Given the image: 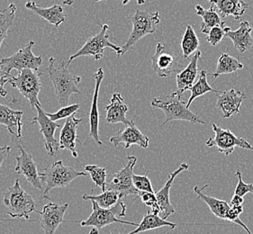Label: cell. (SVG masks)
<instances>
[{
    "label": "cell",
    "instance_id": "cell-1",
    "mask_svg": "<svg viewBox=\"0 0 253 234\" xmlns=\"http://www.w3.org/2000/svg\"><path fill=\"white\" fill-rule=\"evenodd\" d=\"M46 72L53 85L58 102L62 107H68L71 96L81 93L78 87V84L81 80V77L74 76L70 73L65 61H61V64L56 67L55 59L53 57L50 58Z\"/></svg>",
    "mask_w": 253,
    "mask_h": 234
},
{
    "label": "cell",
    "instance_id": "cell-2",
    "mask_svg": "<svg viewBox=\"0 0 253 234\" xmlns=\"http://www.w3.org/2000/svg\"><path fill=\"white\" fill-rule=\"evenodd\" d=\"M151 105L153 107L162 109L166 116L165 121L161 125L162 127L169 122L177 120L206 124L200 117L189 110L187 103L182 101L181 96H179L177 91L153 98Z\"/></svg>",
    "mask_w": 253,
    "mask_h": 234
},
{
    "label": "cell",
    "instance_id": "cell-3",
    "mask_svg": "<svg viewBox=\"0 0 253 234\" xmlns=\"http://www.w3.org/2000/svg\"><path fill=\"white\" fill-rule=\"evenodd\" d=\"M3 202L6 214L13 218H24L28 221L32 213L41 214L36 209V203L32 195L21 187L19 179H16L14 186L5 191Z\"/></svg>",
    "mask_w": 253,
    "mask_h": 234
},
{
    "label": "cell",
    "instance_id": "cell-4",
    "mask_svg": "<svg viewBox=\"0 0 253 234\" xmlns=\"http://www.w3.org/2000/svg\"><path fill=\"white\" fill-rule=\"evenodd\" d=\"M86 173L78 171L74 168L65 166L62 160H59L46 168L40 173L42 183L44 184L42 197L50 200V191L55 188H66L78 177H85Z\"/></svg>",
    "mask_w": 253,
    "mask_h": 234
},
{
    "label": "cell",
    "instance_id": "cell-5",
    "mask_svg": "<svg viewBox=\"0 0 253 234\" xmlns=\"http://www.w3.org/2000/svg\"><path fill=\"white\" fill-rule=\"evenodd\" d=\"M160 22V12H149L136 9L134 15L132 16V33L126 42L122 46V55L132 49L133 45L144 36L154 34Z\"/></svg>",
    "mask_w": 253,
    "mask_h": 234
},
{
    "label": "cell",
    "instance_id": "cell-6",
    "mask_svg": "<svg viewBox=\"0 0 253 234\" xmlns=\"http://www.w3.org/2000/svg\"><path fill=\"white\" fill-rule=\"evenodd\" d=\"M92 202V213L87 219L81 222V226L87 227L91 226L97 230L102 229L107 225L112 224H128L132 226H138L139 224L131 222H126L119 220L117 217H125L126 215V206L124 202L120 200L115 206L112 208H102L95 201Z\"/></svg>",
    "mask_w": 253,
    "mask_h": 234
},
{
    "label": "cell",
    "instance_id": "cell-7",
    "mask_svg": "<svg viewBox=\"0 0 253 234\" xmlns=\"http://www.w3.org/2000/svg\"><path fill=\"white\" fill-rule=\"evenodd\" d=\"M100 26L101 31L96 36L88 38L86 43L81 47V50L70 57L69 61H67V67L69 66L75 59L81 56H92L95 59V61H99L101 60L102 57L104 56L106 48H111L117 52V57L122 56V46L116 45L109 41V36L107 35L109 26L102 25Z\"/></svg>",
    "mask_w": 253,
    "mask_h": 234
},
{
    "label": "cell",
    "instance_id": "cell-8",
    "mask_svg": "<svg viewBox=\"0 0 253 234\" xmlns=\"http://www.w3.org/2000/svg\"><path fill=\"white\" fill-rule=\"evenodd\" d=\"M42 73L33 70H23L16 77L11 75L9 84L16 88L22 97H26L30 103L31 108L34 110L36 107L41 106L38 99L39 93L42 90L40 76Z\"/></svg>",
    "mask_w": 253,
    "mask_h": 234
},
{
    "label": "cell",
    "instance_id": "cell-9",
    "mask_svg": "<svg viewBox=\"0 0 253 234\" xmlns=\"http://www.w3.org/2000/svg\"><path fill=\"white\" fill-rule=\"evenodd\" d=\"M35 44V41H29L12 56L2 59L0 61L2 70L7 74H10L13 70H17L18 72L23 70H33L37 72L43 61V58L42 56H36L33 53L32 48Z\"/></svg>",
    "mask_w": 253,
    "mask_h": 234
},
{
    "label": "cell",
    "instance_id": "cell-10",
    "mask_svg": "<svg viewBox=\"0 0 253 234\" xmlns=\"http://www.w3.org/2000/svg\"><path fill=\"white\" fill-rule=\"evenodd\" d=\"M212 129L214 132V136L209 138L207 141L206 144L208 147H216L219 153L226 156L232 154L235 147L253 151V145L247 140L235 135L232 131L223 129L215 123H212Z\"/></svg>",
    "mask_w": 253,
    "mask_h": 234
},
{
    "label": "cell",
    "instance_id": "cell-11",
    "mask_svg": "<svg viewBox=\"0 0 253 234\" xmlns=\"http://www.w3.org/2000/svg\"><path fill=\"white\" fill-rule=\"evenodd\" d=\"M127 164L125 168L112 174L111 180L107 184V189L114 190L120 194L122 197L134 195L139 197L140 192L137 190L132 182L133 168L137 162L135 156H127Z\"/></svg>",
    "mask_w": 253,
    "mask_h": 234
},
{
    "label": "cell",
    "instance_id": "cell-12",
    "mask_svg": "<svg viewBox=\"0 0 253 234\" xmlns=\"http://www.w3.org/2000/svg\"><path fill=\"white\" fill-rule=\"evenodd\" d=\"M178 60L179 57L176 58L169 46L159 42L156 46L155 54L152 57V70L161 78H167L172 73L177 74L183 70V66Z\"/></svg>",
    "mask_w": 253,
    "mask_h": 234
},
{
    "label": "cell",
    "instance_id": "cell-13",
    "mask_svg": "<svg viewBox=\"0 0 253 234\" xmlns=\"http://www.w3.org/2000/svg\"><path fill=\"white\" fill-rule=\"evenodd\" d=\"M36 108L37 110V116L33 118L31 124H39L41 133L44 137V147L48 153V155L53 158L61 150L60 143L56 140L54 136L56 130L61 127V124L51 121L40 106L36 107Z\"/></svg>",
    "mask_w": 253,
    "mask_h": 234
},
{
    "label": "cell",
    "instance_id": "cell-14",
    "mask_svg": "<svg viewBox=\"0 0 253 234\" xmlns=\"http://www.w3.org/2000/svg\"><path fill=\"white\" fill-rule=\"evenodd\" d=\"M20 155L15 157L16 166L15 171L22 175L26 178L28 183L31 184L35 189L42 191V183L41 180L40 173L37 170V166L32 155L26 153L25 149L21 145L18 146Z\"/></svg>",
    "mask_w": 253,
    "mask_h": 234
},
{
    "label": "cell",
    "instance_id": "cell-15",
    "mask_svg": "<svg viewBox=\"0 0 253 234\" xmlns=\"http://www.w3.org/2000/svg\"><path fill=\"white\" fill-rule=\"evenodd\" d=\"M68 208V203L62 205L49 203L43 206L40 214V226L44 234H55L56 230L64 221V215Z\"/></svg>",
    "mask_w": 253,
    "mask_h": 234
},
{
    "label": "cell",
    "instance_id": "cell-16",
    "mask_svg": "<svg viewBox=\"0 0 253 234\" xmlns=\"http://www.w3.org/2000/svg\"><path fill=\"white\" fill-rule=\"evenodd\" d=\"M218 96L216 108L222 113L223 118H230L240 112L241 106L245 94L242 91L232 88L226 91H221Z\"/></svg>",
    "mask_w": 253,
    "mask_h": 234
},
{
    "label": "cell",
    "instance_id": "cell-17",
    "mask_svg": "<svg viewBox=\"0 0 253 234\" xmlns=\"http://www.w3.org/2000/svg\"><path fill=\"white\" fill-rule=\"evenodd\" d=\"M111 142L115 147H117L120 143L125 144V148L131 147L133 144H136L142 149L149 147L150 139L144 135L138 128L134 122H131L129 125L126 126L124 131H120L116 136L110 138Z\"/></svg>",
    "mask_w": 253,
    "mask_h": 234
},
{
    "label": "cell",
    "instance_id": "cell-18",
    "mask_svg": "<svg viewBox=\"0 0 253 234\" xmlns=\"http://www.w3.org/2000/svg\"><path fill=\"white\" fill-rule=\"evenodd\" d=\"M188 168H189L188 164L182 163L174 172L169 176L167 182L164 185V187L156 193L158 204L161 209V214H162V219L167 220V218H169L171 214L175 213V207L170 203V199H169L170 189H171V186L174 182V179L176 178L177 175L181 173L182 171H186Z\"/></svg>",
    "mask_w": 253,
    "mask_h": 234
},
{
    "label": "cell",
    "instance_id": "cell-19",
    "mask_svg": "<svg viewBox=\"0 0 253 234\" xmlns=\"http://www.w3.org/2000/svg\"><path fill=\"white\" fill-rule=\"evenodd\" d=\"M104 71L102 68H99L96 73L94 74V78H95V90H94V95L92 98L91 109H90V114H89V124H90V130H89V134L88 137L93 138L94 141L96 142L99 146L103 145V143L99 138V115H98V94H99V89L101 86L102 81L104 79Z\"/></svg>",
    "mask_w": 253,
    "mask_h": 234
},
{
    "label": "cell",
    "instance_id": "cell-20",
    "mask_svg": "<svg viewBox=\"0 0 253 234\" xmlns=\"http://www.w3.org/2000/svg\"><path fill=\"white\" fill-rule=\"evenodd\" d=\"M76 114L72 115L71 117L67 118L64 126L62 127L60 134V149L61 150H68L71 152L74 158L78 157L76 152L77 141H78V127L80 123L83 122V119L77 118Z\"/></svg>",
    "mask_w": 253,
    "mask_h": 234
},
{
    "label": "cell",
    "instance_id": "cell-21",
    "mask_svg": "<svg viewBox=\"0 0 253 234\" xmlns=\"http://www.w3.org/2000/svg\"><path fill=\"white\" fill-rule=\"evenodd\" d=\"M201 57V51H197L191 57L189 64L182 71L178 72L176 76L177 82V93L179 96H182L183 93L189 90L194 86L195 80L197 79L198 74V62Z\"/></svg>",
    "mask_w": 253,
    "mask_h": 234
},
{
    "label": "cell",
    "instance_id": "cell-22",
    "mask_svg": "<svg viewBox=\"0 0 253 234\" xmlns=\"http://www.w3.org/2000/svg\"><path fill=\"white\" fill-rule=\"evenodd\" d=\"M24 112L0 104V125L5 126L12 137H22V117Z\"/></svg>",
    "mask_w": 253,
    "mask_h": 234
},
{
    "label": "cell",
    "instance_id": "cell-23",
    "mask_svg": "<svg viewBox=\"0 0 253 234\" xmlns=\"http://www.w3.org/2000/svg\"><path fill=\"white\" fill-rule=\"evenodd\" d=\"M26 7L55 27L61 26L66 21V15L63 12L64 10L60 5H53L51 7H42L36 5L35 1L29 0L26 3Z\"/></svg>",
    "mask_w": 253,
    "mask_h": 234
},
{
    "label": "cell",
    "instance_id": "cell-24",
    "mask_svg": "<svg viewBox=\"0 0 253 234\" xmlns=\"http://www.w3.org/2000/svg\"><path fill=\"white\" fill-rule=\"evenodd\" d=\"M107 117L106 120L108 123L116 124L118 122L124 123L126 126L129 125L132 121L126 118L128 107L124 101L120 93H114L109 105L106 107Z\"/></svg>",
    "mask_w": 253,
    "mask_h": 234
},
{
    "label": "cell",
    "instance_id": "cell-25",
    "mask_svg": "<svg viewBox=\"0 0 253 234\" xmlns=\"http://www.w3.org/2000/svg\"><path fill=\"white\" fill-rule=\"evenodd\" d=\"M222 18L233 16L240 19L249 8V5L243 0H208Z\"/></svg>",
    "mask_w": 253,
    "mask_h": 234
},
{
    "label": "cell",
    "instance_id": "cell-26",
    "mask_svg": "<svg viewBox=\"0 0 253 234\" xmlns=\"http://www.w3.org/2000/svg\"><path fill=\"white\" fill-rule=\"evenodd\" d=\"M253 28L250 26L248 21H243L238 30L230 31L226 37L233 41V45L241 53H243L253 45V38L252 36Z\"/></svg>",
    "mask_w": 253,
    "mask_h": 234
},
{
    "label": "cell",
    "instance_id": "cell-27",
    "mask_svg": "<svg viewBox=\"0 0 253 234\" xmlns=\"http://www.w3.org/2000/svg\"><path fill=\"white\" fill-rule=\"evenodd\" d=\"M208 187H209V184L204 186L202 189L196 186L194 188V192L198 195V198L201 199L206 204H208V207L211 210L213 214H214L217 218L224 220L228 211L231 209V204L230 203H228L227 201L215 198L213 196H209L208 195L204 193L203 190L207 189Z\"/></svg>",
    "mask_w": 253,
    "mask_h": 234
},
{
    "label": "cell",
    "instance_id": "cell-28",
    "mask_svg": "<svg viewBox=\"0 0 253 234\" xmlns=\"http://www.w3.org/2000/svg\"><path fill=\"white\" fill-rule=\"evenodd\" d=\"M162 227H167L169 229L168 234H169L177 227V224L171 222H168L167 220L162 219V217L159 216V214H152V212H149L142 218V222L137 226L136 229L133 230L128 234H141V233L159 229Z\"/></svg>",
    "mask_w": 253,
    "mask_h": 234
},
{
    "label": "cell",
    "instance_id": "cell-29",
    "mask_svg": "<svg viewBox=\"0 0 253 234\" xmlns=\"http://www.w3.org/2000/svg\"><path fill=\"white\" fill-rule=\"evenodd\" d=\"M196 10L197 15L202 17L203 22L200 26V31L203 34L208 35L213 27L220 25L223 22L222 17L213 6H210L209 9H205L201 5H197Z\"/></svg>",
    "mask_w": 253,
    "mask_h": 234
},
{
    "label": "cell",
    "instance_id": "cell-30",
    "mask_svg": "<svg viewBox=\"0 0 253 234\" xmlns=\"http://www.w3.org/2000/svg\"><path fill=\"white\" fill-rule=\"evenodd\" d=\"M243 63L239 61L238 58H234L225 52L219 58L216 71L212 76L213 78H216L223 74H231L239 70H243Z\"/></svg>",
    "mask_w": 253,
    "mask_h": 234
},
{
    "label": "cell",
    "instance_id": "cell-31",
    "mask_svg": "<svg viewBox=\"0 0 253 234\" xmlns=\"http://www.w3.org/2000/svg\"><path fill=\"white\" fill-rule=\"evenodd\" d=\"M82 198L86 201H95L102 208L109 209L115 206L123 197L117 191L107 189L105 192H102V194L97 195H94L93 192L91 195H84Z\"/></svg>",
    "mask_w": 253,
    "mask_h": 234
},
{
    "label": "cell",
    "instance_id": "cell-32",
    "mask_svg": "<svg viewBox=\"0 0 253 234\" xmlns=\"http://www.w3.org/2000/svg\"><path fill=\"white\" fill-rule=\"evenodd\" d=\"M208 72H206V71H201L199 73V78H198V82L189 89L191 91V96L187 102V107H190V105L192 104L193 101L196 98L201 97L208 92H216V93L221 92L220 90L214 89L209 85L208 81Z\"/></svg>",
    "mask_w": 253,
    "mask_h": 234
},
{
    "label": "cell",
    "instance_id": "cell-33",
    "mask_svg": "<svg viewBox=\"0 0 253 234\" xmlns=\"http://www.w3.org/2000/svg\"><path fill=\"white\" fill-rule=\"evenodd\" d=\"M199 40L192 26L188 25L181 40V51L184 58H189L193 52L198 51Z\"/></svg>",
    "mask_w": 253,
    "mask_h": 234
},
{
    "label": "cell",
    "instance_id": "cell-34",
    "mask_svg": "<svg viewBox=\"0 0 253 234\" xmlns=\"http://www.w3.org/2000/svg\"><path fill=\"white\" fill-rule=\"evenodd\" d=\"M15 12L16 6L15 4H10L7 8L2 10L3 15L0 17V47L7 36V32L9 31L14 23Z\"/></svg>",
    "mask_w": 253,
    "mask_h": 234
},
{
    "label": "cell",
    "instance_id": "cell-35",
    "mask_svg": "<svg viewBox=\"0 0 253 234\" xmlns=\"http://www.w3.org/2000/svg\"><path fill=\"white\" fill-rule=\"evenodd\" d=\"M85 170L89 173L96 187L101 188L102 191L105 192L107 190V168L97 165H86Z\"/></svg>",
    "mask_w": 253,
    "mask_h": 234
},
{
    "label": "cell",
    "instance_id": "cell-36",
    "mask_svg": "<svg viewBox=\"0 0 253 234\" xmlns=\"http://www.w3.org/2000/svg\"><path fill=\"white\" fill-rule=\"evenodd\" d=\"M230 31H232L231 27L225 26V23L223 21L220 25L214 26V27L211 29L208 36H207V41L211 45L214 47V46L217 45L222 41L223 37L226 36L227 33H229Z\"/></svg>",
    "mask_w": 253,
    "mask_h": 234
},
{
    "label": "cell",
    "instance_id": "cell-37",
    "mask_svg": "<svg viewBox=\"0 0 253 234\" xmlns=\"http://www.w3.org/2000/svg\"><path fill=\"white\" fill-rule=\"evenodd\" d=\"M132 182L134 188L141 193V192H152L154 193V190L152 188V182L148 177V172L143 176L140 175H133Z\"/></svg>",
    "mask_w": 253,
    "mask_h": 234
},
{
    "label": "cell",
    "instance_id": "cell-38",
    "mask_svg": "<svg viewBox=\"0 0 253 234\" xmlns=\"http://www.w3.org/2000/svg\"><path fill=\"white\" fill-rule=\"evenodd\" d=\"M79 109H80V105L74 104V105H71V106H68V107H62L58 112L54 113V114H47L46 113V115H47V117L51 119V121L56 122L58 120L69 118L72 115L76 114Z\"/></svg>",
    "mask_w": 253,
    "mask_h": 234
},
{
    "label": "cell",
    "instance_id": "cell-39",
    "mask_svg": "<svg viewBox=\"0 0 253 234\" xmlns=\"http://www.w3.org/2000/svg\"><path fill=\"white\" fill-rule=\"evenodd\" d=\"M139 197L141 198L143 204L152 208V214H161V209L158 204L156 194L152 192H141L139 195Z\"/></svg>",
    "mask_w": 253,
    "mask_h": 234
},
{
    "label": "cell",
    "instance_id": "cell-40",
    "mask_svg": "<svg viewBox=\"0 0 253 234\" xmlns=\"http://www.w3.org/2000/svg\"><path fill=\"white\" fill-rule=\"evenodd\" d=\"M235 175L238 178V184H237V187L234 191V195H237L243 197L246 194H253V184H246L245 182H243L242 172L240 170H237Z\"/></svg>",
    "mask_w": 253,
    "mask_h": 234
},
{
    "label": "cell",
    "instance_id": "cell-41",
    "mask_svg": "<svg viewBox=\"0 0 253 234\" xmlns=\"http://www.w3.org/2000/svg\"><path fill=\"white\" fill-rule=\"evenodd\" d=\"M10 146H4V147H0V168L2 167V164L5 161V158L9 155L10 153ZM0 177H2V175L0 173Z\"/></svg>",
    "mask_w": 253,
    "mask_h": 234
},
{
    "label": "cell",
    "instance_id": "cell-42",
    "mask_svg": "<svg viewBox=\"0 0 253 234\" xmlns=\"http://www.w3.org/2000/svg\"><path fill=\"white\" fill-rule=\"evenodd\" d=\"M10 77L0 78V96L2 97H5L7 96V90L5 89V85L6 83H9Z\"/></svg>",
    "mask_w": 253,
    "mask_h": 234
},
{
    "label": "cell",
    "instance_id": "cell-43",
    "mask_svg": "<svg viewBox=\"0 0 253 234\" xmlns=\"http://www.w3.org/2000/svg\"><path fill=\"white\" fill-rule=\"evenodd\" d=\"M243 202H244V199L243 196L234 195L230 202V204H231V206H238V205H243Z\"/></svg>",
    "mask_w": 253,
    "mask_h": 234
},
{
    "label": "cell",
    "instance_id": "cell-44",
    "mask_svg": "<svg viewBox=\"0 0 253 234\" xmlns=\"http://www.w3.org/2000/svg\"><path fill=\"white\" fill-rule=\"evenodd\" d=\"M130 1H132V0H123V5H127ZM136 1L137 4H139V5H143V4H145V0H136Z\"/></svg>",
    "mask_w": 253,
    "mask_h": 234
},
{
    "label": "cell",
    "instance_id": "cell-45",
    "mask_svg": "<svg viewBox=\"0 0 253 234\" xmlns=\"http://www.w3.org/2000/svg\"><path fill=\"white\" fill-rule=\"evenodd\" d=\"M11 75L10 74H7V73H5L3 70H2V68L0 66V78H9Z\"/></svg>",
    "mask_w": 253,
    "mask_h": 234
},
{
    "label": "cell",
    "instance_id": "cell-46",
    "mask_svg": "<svg viewBox=\"0 0 253 234\" xmlns=\"http://www.w3.org/2000/svg\"><path fill=\"white\" fill-rule=\"evenodd\" d=\"M61 3L64 5H71L74 3V0H59Z\"/></svg>",
    "mask_w": 253,
    "mask_h": 234
},
{
    "label": "cell",
    "instance_id": "cell-47",
    "mask_svg": "<svg viewBox=\"0 0 253 234\" xmlns=\"http://www.w3.org/2000/svg\"><path fill=\"white\" fill-rule=\"evenodd\" d=\"M99 234V232H98V230L96 229V228H92L91 231L89 232V234Z\"/></svg>",
    "mask_w": 253,
    "mask_h": 234
},
{
    "label": "cell",
    "instance_id": "cell-48",
    "mask_svg": "<svg viewBox=\"0 0 253 234\" xmlns=\"http://www.w3.org/2000/svg\"><path fill=\"white\" fill-rule=\"evenodd\" d=\"M111 234H120V233H119V231H118V230H114V231H113V232H112L111 233Z\"/></svg>",
    "mask_w": 253,
    "mask_h": 234
},
{
    "label": "cell",
    "instance_id": "cell-49",
    "mask_svg": "<svg viewBox=\"0 0 253 234\" xmlns=\"http://www.w3.org/2000/svg\"><path fill=\"white\" fill-rule=\"evenodd\" d=\"M96 2H100V1H106V0H95Z\"/></svg>",
    "mask_w": 253,
    "mask_h": 234
},
{
    "label": "cell",
    "instance_id": "cell-50",
    "mask_svg": "<svg viewBox=\"0 0 253 234\" xmlns=\"http://www.w3.org/2000/svg\"><path fill=\"white\" fill-rule=\"evenodd\" d=\"M2 15H3V13H2V11H1V12H0V17H1Z\"/></svg>",
    "mask_w": 253,
    "mask_h": 234
}]
</instances>
